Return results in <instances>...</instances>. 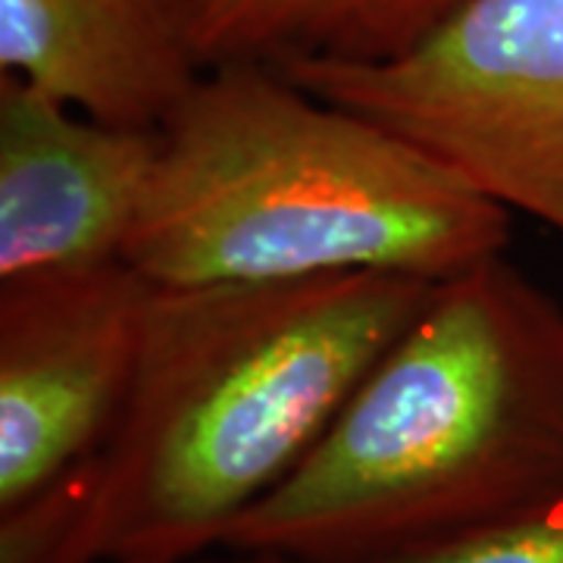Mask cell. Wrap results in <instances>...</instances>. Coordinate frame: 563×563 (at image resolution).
<instances>
[{
	"instance_id": "6da1fadb",
	"label": "cell",
	"mask_w": 563,
	"mask_h": 563,
	"mask_svg": "<svg viewBox=\"0 0 563 563\" xmlns=\"http://www.w3.org/2000/svg\"><path fill=\"white\" fill-rule=\"evenodd\" d=\"M432 285L395 273L151 285L110 439L66 483L0 514V563L222 551L317 448Z\"/></svg>"
},
{
	"instance_id": "7a4b0ae2",
	"label": "cell",
	"mask_w": 563,
	"mask_h": 563,
	"mask_svg": "<svg viewBox=\"0 0 563 563\" xmlns=\"http://www.w3.org/2000/svg\"><path fill=\"white\" fill-rule=\"evenodd\" d=\"M563 498V310L504 254L432 285L222 548L383 563Z\"/></svg>"
},
{
	"instance_id": "3957f363",
	"label": "cell",
	"mask_w": 563,
	"mask_h": 563,
	"mask_svg": "<svg viewBox=\"0 0 563 563\" xmlns=\"http://www.w3.org/2000/svg\"><path fill=\"white\" fill-rule=\"evenodd\" d=\"M510 213L376 120L273 63L207 66L163 122L125 244L151 285L347 273L442 282L507 251Z\"/></svg>"
},
{
	"instance_id": "277c9868",
	"label": "cell",
	"mask_w": 563,
	"mask_h": 563,
	"mask_svg": "<svg viewBox=\"0 0 563 563\" xmlns=\"http://www.w3.org/2000/svg\"><path fill=\"white\" fill-rule=\"evenodd\" d=\"M279 69L563 235V0H461L391 60Z\"/></svg>"
},
{
	"instance_id": "5b68a950",
	"label": "cell",
	"mask_w": 563,
	"mask_h": 563,
	"mask_svg": "<svg viewBox=\"0 0 563 563\" xmlns=\"http://www.w3.org/2000/svg\"><path fill=\"white\" fill-rule=\"evenodd\" d=\"M147 295L129 263L0 285V514L66 483L110 439Z\"/></svg>"
},
{
	"instance_id": "8992f818",
	"label": "cell",
	"mask_w": 563,
	"mask_h": 563,
	"mask_svg": "<svg viewBox=\"0 0 563 563\" xmlns=\"http://www.w3.org/2000/svg\"><path fill=\"white\" fill-rule=\"evenodd\" d=\"M161 129L113 125L0 79V285L125 263Z\"/></svg>"
},
{
	"instance_id": "52a82bcc",
	"label": "cell",
	"mask_w": 563,
	"mask_h": 563,
	"mask_svg": "<svg viewBox=\"0 0 563 563\" xmlns=\"http://www.w3.org/2000/svg\"><path fill=\"white\" fill-rule=\"evenodd\" d=\"M203 69L191 0H0V79L85 117L163 129Z\"/></svg>"
},
{
	"instance_id": "ba28073f",
	"label": "cell",
	"mask_w": 563,
	"mask_h": 563,
	"mask_svg": "<svg viewBox=\"0 0 563 563\" xmlns=\"http://www.w3.org/2000/svg\"><path fill=\"white\" fill-rule=\"evenodd\" d=\"M461 0H191L203 66L291 60H391Z\"/></svg>"
},
{
	"instance_id": "9c48e42d",
	"label": "cell",
	"mask_w": 563,
	"mask_h": 563,
	"mask_svg": "<svg viewBox=\"0 0 563 563\" xmlns=\"http://www.w3.org/2000/svg\"><path fill=\"white\" fill-rule=\"evenodd\" d=\"M383 563H563V498Z\"/></svg>"
},
{
	"instance_id": "30bf717a",
	"label": "cell",
	"mask_w": 563,
	"mask_h": 563,
	"mask_svg": "<svg viewBox=\"0 0 563 563\" xmlns=\"http://www.w3.org/2000/svg\"><path fill=\"white\" fill-rule=\"evenodd\" d=\"M120 563H307L298 558H285V554H269V551H207L195 558H169V561H120Z\"/></svg>"
}]
</instances>
